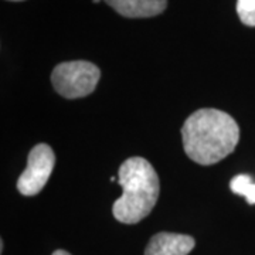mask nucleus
<instances>
[{"mask_svg":"<svg viewBox=\"0 0 255 255\" xmlns=\"http://www.w3.org/2000/svg\"><path fill=\"white\" fill-rule=\"evenodd\" d=\"M11 1H21V0H11Z\"/></svg>","mask_w":255,"mask_h":255,"instance_id":"9b49d317","label":"nucleus"},{"mask_svg":"<svg viewBox=\"0 0 255 255\" xmlns=\"http://www.w3.org/2000/svg\"><path fill=\"white\" fill-rule=\"evenodd\" d=\"M121 16L129 18L153 17L163 13L167 0H104Z\"/></svg>","mask_w":255,"mask_h":255,"instance_id":"423d86ee","label":"nucleus"},{"mask_svg":"<svg viewBox=\"0 0 255 255\" xmlns=\"http://www.w3.org/2000/svg\"><path fill=\"white\" fill-rule=\"evenodd\" d=\"M240 20L250 27H255V0H237Z\"/></svg>","mask_w":255,"mask_h":255,"instance_id":"6e6552de","label":"nucleus"},{"mask_svg":"<svg viewBox=\"0 0 255 255\" xmlns=\"http://www.w3.org/2000/svg\"><path fill=\"white\" fill-rule=\"evenodd\" d=\"M230 189L238 196H244L248 204H255V182L248 174H238L231 182Z\"/></svg>","mask_w":255,"mask_h":255,"instance_id":"0eeeda50","label":"nucleus"},{"mask_svg":"<svg viewBox=\"0 0 255 255\" xmlns=\"http://www.w3.org/2000/svg\"><path fill=\"white\" fill-rule=\"evenodd\" d=\"M183 147L193 162L209 166L234 152L240 128L228 114L204 108L193 112L182 128Z\"/></svg>","mask_w":255,"mask_h":255,"instance_id":"f257e3e1","label":"nucleus"},{"mask_svg":"<svg viewBox=\"0 0 255 255\" xmlns=\"http://www.w3.org/2000/svg\"><path fill=\"white\" fill-rule=\"evenodd\" d=\"M101 78L100 68L90 61H67L58 64L51 73L54 90L67 100L90 95Z\"/></svg>","mask_w":255,"mask_h":255,"instance_id":"7ed1b4c3","label":"nucleus"},{"mask_svg":"<svg viewBox=\"0 0 255 255\" xmlns=\"http://www.w3.org/2000/svg\"><path fill=\"white\" fill-rule=\"evenodd\" d=\"M118 180L122 196L112 206L114 217L124 224H136L150 214L159 199V176L146 159L129 157L119 167Z\"/></svg>","mask_w":255,"mask_h":255,"instance_id":"f03ea898","label":"nucleus"},{"mask_svg":"<svg viewBox=\"0 0 255 255\" xmlns=\"http://www.w3.org/2000/svg\"><path fill=\"white\" fill-rule=\"evenodd\" d=\"M196 246L194 238L186 234L159 233L150 238L145 255H189Z\"/></svg>","mask_w":255,"mask_h":255,"instance_id":"39448f33","label":"nucleus"},{"mask_svg":"<svg viewBox=\"0 0 255 255\" xmlns=\"http://www.w3.org/2000/svg\"><path fill=\"white\" fill-rule=\"evenodd\" d=\"M55 156L46 143H38L28 153L27 166L17 180V190L23 196H36L43 190L53 173Z\"/></svg>","mask_w":255,"mask_h":255,"instance_id":"20e7f679","label":"nucleus"},{"mask_svg":"<svg viewBox=\"0 0 255 255\" xmlns=\"http://www.w3.org/2000/svg\"><path fill=\"white\" fill-rule=\"evenodd\" d=\"M53 255H71V254H68L67 251H64V250H57V251H54V254Z\"/></svg>","mask_w":255,"mask_h":255,"instance_id":"1a4fd4ad","label":"nucleus"},{"mask_svg":"<svg viewBox=\"0 0 255 255\" xmlns=\"http://www.w3.org/2000/svg\"><path fill=\"white\" fill-rule=\"evenodd\" d=\"M92 1H94V3H100L101 0H92Z\"/></svg>","mask_w":255,"mask_h":255,"instance_id":"9d476101","label":"nucleus"}]
</instances>
